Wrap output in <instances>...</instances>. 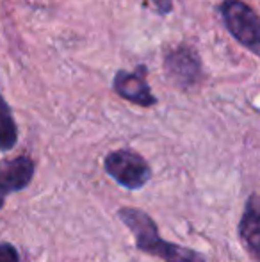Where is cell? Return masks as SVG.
<instances>
[{
	"instance_id": "cell-1",
	"label": "cell",
	"mask_w": 260,
	"mask_h": 262,
	"mask_svg": "<svg viewBox=\"0 0 260 262\" xmlns=\"http://www.w3.org/2000/svg\"><path fill=\"white\" fill-rule=\"evenodd\" d=\"M118 217L134 235L135 246L146 255L157 257L164 262H207L205 255L187 246L166 241L160 237L157 223L148 212L137 207H120Z\"/></svg>"
},
{
	"instance_id": "cell-5",
	"label": "cell",
	"mask_w": 260,
	"mask_h": 262,
	"mask_svg": "<svg viewBox=\"0 0 260 262\" xmlns=\"http://www.w3.org/2000/svg\"><path fill=\"white\" fill-rule=\"evenodd\" d=\"M146 75H148V68L143 64L137 66L135 72L120 70L114 75L112 88L123 100L132 102L139 107H153L157 104V97L150 90Z\"/></svg>"
},
{
	"instance_id": "cell-3",
	"label": "cell",
	"mask_w": 260,
	"mask_h": 262,
	"mask_svg": "<svg viewBox=\"0 0 260 262\" xmlns=\"http://www.w3.org/2000/svg\"><path fill=\"white\" fill-rule=\"evenodd\" d=\"M226 31L246 47L251 54H260V21L258 16L243 0H225L219 6Z\"/></svg>"
},
{
	"instance_id": "cell-6",
	"label": "cell",
	"mask_w": 260,
	"mask_h": 262,
	"mask_svg": "<svg viewBox=\"0 0 260 262\" xmlns=\"http://www.w3.org/2000/svg\"><path fill=\"white\" fill-rule=\"evenodd\" d=\"M36 162L29 156L0 161V198L23 191L34 179Z\"/></svg>"
},
{
	"instance_id": "cell-11",
	"label": "cell",
	"mask_w": 260,
	"mask_h": 262,
	"mask_svg": "<svg viewBox=\"0 0 260 262\" xmlns=\"http://www.w3.org/2000/svg\"><path fill=\"white\" fill-rule=\"evenodd\" d=\"M2 207H4V198H0V210H2Z\"/></svg>"
},
{
	"instance_id": "cell-4",
	"label": "cell",
	"mask_w": 260,
	"mask_h": 262,
	"mask_svg": "<svg viewBox=\"0 0 260 262\" xmlns=\"http://www.w3.org/2000/svg\"><path fill=\"white\" fill-rule=\"evenodd\" d=\"M164 70L171 82L180 90L198 86L203 79V66L198 52L189 45H180L164 59Z\"/></svg>"
},
{
	"instance_id": "cell-8",
	"label": "cell",
	"mask_w": 260,
	"mask_h": 262,
	"mask_svg": "<svg viewBox=\"0 0 260 262\" xmlns=\"http://www.w3.org/2000/svg\"><path fill=\"white\" fill-rule=\"evenodd\" d=\"M18 143V125L6 98L0 95V152H9Z\"/></svg>"
},
{
	"instance_id": "cell-10",
	"label": "cell",
	"mask_w": 260,
	"mask_h": 262,
	"mask_svg": "<svg viewBox=\"0 0 260 262\" xmlns=\"http://www.w3.org/2000/svg\"><path fill=\"white\" fill-rule=\"evenodd\" d=\"M153 4H155L157 11L159 13H171V9H173V0H153Z\"/></svg>"
},
{
	"instance_id": "cell-7",
	"label": "cell",
	"mask_w": 260,
	"mask_h": 262,
	"mask_svg": "<svg viewBox=\"0 0 260 262\" xmlns=\"http://www.w3.org/2000/svg\"><path fill=\"white\" fill-rule=\"evenodd\" d=\"M258 194L251 193L244 204L243 216L239 223V237L246 252L255 262L260 259V212H258Z\"/></svg>"
},
{
	"instance_id": "cell-9",
	"label": "cell",
	"mask_w": 260,
	"mask_h": 262,
	"mask_svg": "<svg viewBox=\"0 0 260 262\" xmlns=\"http://www.w3.org/2000/svg\"><path fill=\"white\" fill-rule=\"evenodd\" d=\"M0 262H20V253L11 243H0Z\"/></svg>"
},
{
	"instance_id": "cell-2",
	"label": "cell",
	"mask_w": 260,
	"mask_h": 262,
	"mask_svg": "<svg viewBox=\"0 0 260 262\" xmlns=\"http://www.w3.org/2000/svg\"><path fill=\"white\" fill-rule=\"evenodd\" d=\"M104 171L129 191L143 189L152 179V168L148 161L130 148L109 152L104 159Z\"/></svg>"
}]
</instances>
